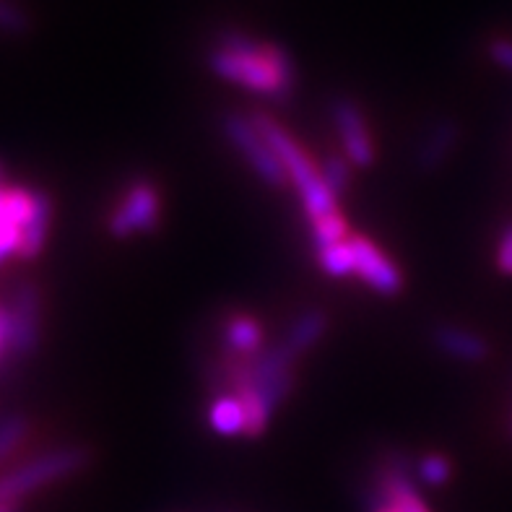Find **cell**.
I'll return each mask as SVG.
<instances>
[{
  "mask_svg": "<svg viewBox=\"0 0 512 512\" xmlns=\"http://www.w3.org/2000/svg\"><path fill=\"white\" fill-rule=\"evenodd\" d=\"M208 68L240 89L281 102L297 86L294 58L276 42L224 29L208 50Z\"/></svg>",
  "mask_w": 512,
  "mask_h": 512,
  "instance_id": "6da1fadb",
  "label": "cell"
},
{
  "mask_svg": "<svg viewBox=\"0 0 512 512\" xmlns=\"http://www.w3.org/2000/svg\"><path fill=\"white\" fill-rule=\"evenodd\" d=\"M253 120L258 123L260 133L266 136V141L271 143V149L276 151L279 162L284 164L289 185L297 190L299 203L305 208L307 219L318 221L323 216L336 214L338 195L325 185L323 175H320V167L305 154V149L271 115H266V112H253Z\"/></svg>",
  "mask_w": 512,
  "mask_h": 512,
  "instance_id": "7a4b0ae2",
  "label": "cell"
},
{
  "mask_svg": "<svg viewBox=\"0 0 512 512\" xmlns=\"http://www.w3.org/2000/svg\"><path fill=\"white\" fill-rule=\"evenodd\" d=\"M89 463L91 448L86 445H63V448L47 450V453L37 455L32 461H24L21 466L0 476V505H11L16 500H24L26 494L71 479L73 474L84 471Z\"/></svg>",
  "mask_w": 512,
  "mask_h": 512,
  "instance_id": "3957f363",
  "label": "cell"
},
{
  "mask_svg": "<svg viewBox=\"0 0 512 512\" xmlns=\"http://www.w3.org/2000/svg\"><path fill=\"white\" fill-rule=\"evenodd\" d=\"M221 128H224V136L232 143L234 151L245 159L247 167L253 169L260 180L271 185V188H284L286 182H289L284 164L279 162V156L271 149L266 136L260 133L253 115L227 112V115L221 117Z\"/></svg>",
  "mask_w": 512,
  "mask_h": 512,
  "instance_id": "277c9868",
  "label": "cell"
},
{
  "mask_svg": "<svg viewBox=\"0 0 512 512\" xmlns=\"http://www.w3.org/2000/svg\"><path fill=\"white\" fill-rule=\"evenodd\" d=\"M162 221V195L154 182L138 177L130 182L123 198L117 201L115 211L107 219V232L115 240H130L138 234H151Z\"/></svg>",
  "mask_w": 512,
  "mask_h": 512,
  "instance_id": "5b68a950",
  "label": "cell"
},
{
  "mask_svg": "<svg viewBox=\"0 0 512 512\" xmlns=\"http://www.w3.org/2000/svg\"><path fill=\"white\" fill-rule=\"evenodd\" d=\"M331 120L341 141V154L349 159L351 167H372L377 159L375 138H372L362 107L354 99H336L331 107Z\"/></svg>",
  "mask_w": 512,
  "mask_h": 512,
  "instance_id": "8992f818",
  "label": "cell"
},
{
  "mask_svg": "<svg viewBox=\"0 0 512 512\" xmlns=\"http://www.w3.org/2000/svg\"><path fill=\"white\" fill-rule=\"evenodd\" d=\"M351 247H354V266H357L354 276H359L372 292L380 297H398L403 292L401 268L370 237L351 234Z\"/></svg>",
  "mask_w": 512,
  "mask_h": 512,
  "instance_id": "52a82bcc",
  "label": "cell"
},
{
  "mask_svg": "<svg viewBox=\"0 0 512 512\" xmlns=\"http://www.w3.org/2000/svg\"><path fill=\"white\" fill-rule=\"evenodd\" d=\"M8 315H11V351L16 357H32L42 338V297L37 284L26 281L13 292Z\"/></svg>",
  "mask_w": 512,
  "mask_h": 512,
  "instance_id": "ba28073f",
  "label": "cell"
},
{
  "mask_svg": "<svg viewBox=\"0 0 512 512\" xmlns=\"http://www.w3.org/2000/svg\"><path fill=\"white\" fill-rule=\"evenodd\" d=\"M432 341L445 357L461 364H481L492 357V346H489L487 338L471 331V328H463V325H437L435 333H432Z\"/></svg>",
  "mask_w": 512,
  "mask_h": 512,
  "instance_id": "9c48e42d",
  "label": "cell"
},
{
  "mask_svg": "<svg viewBox=\"0 0 512 512\" xmlns=\"http://www.w3.org/2000/svg\"><path fill=\"white\" fill-rule=\"evenodd\" d=\"M52 211H55V208H52L50 193H45V190H34L32 208H29V216H26L24 221V229H21V260H34L47 247L52 229Z\"/></svg>",
  "mask_w": 512,
  "mask_h": 512,
  "instance_id": "30bf717a",
  "label": "cell"
},
{
  "mask_svg": "<svg viewBox=\"0 0 512 512\" xmlns=\"http://www.w3.org/2000/svg\"><path fill=\"white\" fill-rule=\"evenodd\" d=\"M461 141V128L453 120H440L427 130L422 146L416 151V164L422 172H435L448 162L450 154Z\"/></svg>",
  "mask_w": 512,
  "mask_h": 512,
  "instance_id": "8fae6325",
  "label": "cell"
},
{
  "mask_svg": "<svg viewBox=\"0 0 512 512\" xmlns=\"http://www.w3.org/2000/svg\"><path fill=\"white\" fill-rule=\"evenodd\" d=\"M224 354L232 357H253L263 351V325L245 312H234L221 325Z\"/></svg>",
  "mask_w": 512,
  "mask_h": 512,
  "instance_id": "7c38bea8",
  "label": "cell"
},
{
  "mask_svg": "<svg viewBox=\"0 0 512 512\" xmlns=\"http://www.w3.org/2000/svg\"><path fill=\"white\" fill-rule=\"evenodd\" d=\"M208 424L221 437H247V414L237 393H221L208 406Z\"/></svg>",
  "mask_w": 512,
  "mask_h": 512,
  "instance_id": "4fadbf2b",
  "label": "cell"
},
{
  "mask_svg": "<svg viewBox=\"0 0 512 512\" xmlns=\"http://www.w3.org/2000/svg\"><path fill=\"white\" fill-rule=\"evenodd\" d=\"M325 331H328V315H325L323 310H318V307H312V310H305L302 315L294 318V323L289 325V331H286L284 344L289 346L297 357H302V354H307L312 346L320 344V338L325 336Z\"/></svg>",
  "mask_w": 512,
  "mask_h": 512,
  "instance_id": "5bb4252c",
  "label": "cell"
},
{
  "mask_svg": "<svg viewBox=\"0 0 512 512\" xmlns=\"http://www.w3.org/2000/svg\"><path fill=\"white\" fill-rule=\"evenodd\" d=\"M318 263L323 273H328L331 279H344V276H354L357 266H354V247H351V237L338 245L325 247L318 253Z\"/></svg>",
  "mask_w": 512,
  "mask_h": 512,
  "instance_id": "9a60e30c",
  "label": "cell"
},
{
  "mask_svg": "<svg viewBox=\"0 0 512 512\" xmlns=\"http://www.w3.org/2000/svg\"><path fill=\"white\" fill-rule=\"evenodd\" d=\"M349 224H346V219L341 214H331V216H323V219L312 221L310 227V240H312V247H315V253H320V250H325V247L331 245H338V242L349 240Z\"/></svg>",
  "mask_w": 512,
  "mask_h": 512,
  "instance_id": "2e32d148",
  "label": "cell"
},
{
  "mask_svg": "<svg viewBox=\"0 0 512 512\" xmlns=\"http://www.w3.org/2000/svg\"><path fill=\"white\" fill-rule=\"evenodd\" d=\"M29 432H32V422L26 414H6L0 419V463L19 450Z\"/></svg>",
  "mask_w": 512,
  "mask_h": 512,
  "instance_id": "e0dca14e",
  "label": "cell"
},
{
  "mask_svg": "<svg viewBox=\"0 0 512 512\" xmlns=\"http://www.w3.org/2000/svg\"><path fill=\"white\" fill-rule=\"evenodd\" d=\"M416 476L427 487H445L453 479V463L442 453H429L416 463Z\"/></svg>",
  "mask_w": 512,
  "mask_h": 512,
  "instance_id": "ac0fdd59",
  "label": "cell"
},
{
  "mask_svg": "<svg viewBox=\"0 0 512 512\" xmlns=\"http://www.w3.org/2000/svg\"><path fill=\"white\" fill-rule=\"evenodd\" d=\"M320 175H323L325 185L333 190V193L341 198L344 190L349 188V180H351V162L346 159L344 154H328L320 164Z\"/></svg>",
  "mask_w": 512,
  "mask_h": 512,
  "instance_id": "d6986e66",
  "label": "cell"
},
{
  "mask_svg": "<svg viewBox=\"0 0 512 512\" xmlns=\"http://www.w3.org/2000/svg\"><path fill=\"white\" fill-rule=\"evenodd\" d=\"M29 29V16L11 0H0V32L3 34H24Z\"/></svg>",
  "mask_w": 512,
  "mask_h": 512,
  "instance_id": "ffe728a7",
  "label": "cell"
},
{
  "mask_svg": "<svg viewBox=\"0 0 512 512\" xmlns=\"http://www.w3.org/2000/svg\"><path fill=\"white\" fill-rule=\"evenodd\" d=\"M21 229H24V221H6V224H0V263L11 258V255H19Z\"/></svg>",
  "mask_w": 512,
  "mask_h": 512,
  "instance_id": "44dd1931",
  "label": "cell"
},
{
  "mask_svg": "<svg viewBox=\"0 0 512 512\" xmlns=\"http://www.w3.org/2000/svg\"><path fill=\"white\" fill-rule=\"evenodd\" d=\"M494 266L502 276H512V221H507L502 229L500 240H497V250H494Z\"/></svg>",
  "mask_w": 512,
  "mask_h": 512,
  "instance_id": "7402d4cb",
  "label": "cell"
},
{
  "mask_svg": "<svg viewBox=\"0 0 512 512\" xmlns=\"http://www.w3.org/2000/svg\"><path fill=\"white\" fill-rule=\"evenodd\" d=\"M487 55L494 65H500L502 71L512 73V39H492L487 45Z\"/></svg>",
  "mask_w": 512,
  "mask_h": 512,
  "instance_id": "603a6c76",
  "label": "cell"
},
{
  "mask_svg": "<svg viewBox=\"0 0 512 512\" xmlns=\"http://www.w3.org/2000/svg\"><path fill=\"white\" fill-rule=\"evenodd\" d=\"M11 351V315L8 307H0V354Z\"/></svg>",
  "mask_w": 512,
  "mask_h": 512,
  "instance_id": "cb8c5ba5",
  "label": "cell"
},
{
  "mask_svg": "<svg viewBox=\"0 0 512 512\" xmlns=\"http://www.w3.org/2000/svg\"><path fill=\"white\" fill-rule=\"evenodd\" d=\"M375 512H396V510H390V507H380V510H375Z\"/></svg>",
  "mask_w": 512,
  "mask_h": 512,
  "instance_id": "d4e9b609",
  "label": "cell"
},
{
  "mask_svg": "<svg viewBox=\"0 0 512 512\" xmlns=\"http://www.w3.org/2000/svg\"><path fill=\"white\" fill-rule=\"evenodd\" d=\"M0 512H11V510H8V505H0Z\"/></svg>",
  "mask_w": 512,
  "mask_h": 512,
  "instance_id": "484cf974",
  "label": "cell"
},
{
  "mask_svg": "<svg viewBox=\"0 0 512 512\" xmlns=\"http://www.w3.org/2000/svg\"><path fill=\"white\" fill-rule=\"evenodd\" d=\"M0 180H3V164H0Z\"/></svg>",
  "mask_w": 512,
  "mask_h": 512,
  "instance_id": "4316f807",
  "label": "cell"
}]
</instances>
